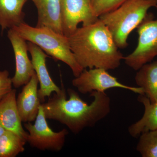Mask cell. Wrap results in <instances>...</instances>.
I'll return each instance as SVG.
<instances>
[{"label":"cell","mask_w":157,"mask_h":157,"mask_svg":"<svg viewBox=\"0 0 157 157\" xmlns=\"http://www.w3.org/2000/svg\"><path fill=\"white\" fill-rule=\"evenodd\" d=\"M28 0H0V27L2 32L24 22L23 8Z\"/></svg>","instance_id":"15"},{"label":"cell","mask_w":157,"mask_h":157,"mask_svg":"<svg viewBox=\"0 0 157 157\" xmlns=\"http://www.w3.org/2000/svg\"><path fill=\"white\" fill-rule=\"evenodd\" d=\"M39 83L35 73L16 98V105L22 122H32L38 115L42 104L38 96Z\"/></svg>","instance_id":"11"},{"label":"cell","mask_w":157,"mask_h":157,"mask_svg":"<svg viewBox=\"0 0 157 157\" xmlns=\"http://www.w3.org/2000/svg\"><path fill=\"white\" fill-rule=\"evenodd\" d=\"M26 141L11 131L6 130L0 138V157H15L25 150Z\"/></svg>","instance_id":"17"},{"label":"cell","mask_w":157,"mask_h":157,"mask_svg":"<svg viewBox=\"0 0 157 157\" xmlns=\"http://www.w3.org/2000/svg\"><path fill=\"white\" fill-rule=\"evenodd\" d=\"M107 71L102 68L84 69L79 76L73 79L72 85L83 94L94 91L105 92L107 90L113 88L124 89L138 94H144L141 88L123 84Z\"/></svg>","instance_id":"7"},{"label":"cell","mask_w":157,"mask_h":157,"mask_svg":"<svg viewBox=\"0 0 157 157\" xmlns=\"http://www.w3.org/2000/svg\"><path fill=\"white\" fill-rule=\"evenodd\" d=\"M8 37L12 45L15 57V72L14 76L11 78L12 85L15 88H18L27 83L36 73L28 55L26 41L13 29H9Z\"/></svg>","instance_id":"9"},{"label":"cell","mask_w":157,"mask_h":157,"mask_svg":"<svg viewBox=\"0 0 157 157\" xmlns=\"http://www.w3.org/2000/svg\"><path fill=\"white\" fill-rule=\"evenodd\" d=\"M16 90L12 89L0 101V125L27 142L28 133L22 125L16 105Z\"/></svg>","instance_id":"12"},{"label":"cell","mask_w":157,"mask_h":157,"mask_svg":"<svg viewBox=\"0 0 157 157\" xmlns=\"http://www.w3.org/2000/svg\"><path fill=\"white\" fill-rule=\"evenodd\" d=\"M46 120L41 104L34 124L25 123L24 125L28 132L27 142L39 150L60 151L69 134L68 130L64 128L59 132H54Z\"/></svg>","instance_id":"6"},{"label":"cell","mask_w":157,"mask_h":157,"mask_svg":"<svg viewBox=\"0 0 157 157\" xmlns=\"http://www.w3.org/2000/svg\"><path fill=\"white\" fill-rule=\"evenodd\" d=\"M68 38L76 61L83 69L115 70L124 59L109 29L100 19L78 28Z\"/></svg>","instance_id":"2"},{"label":"cell","mask_w":157,"mask_h":157,"mask_svg":"<svg viewBox=\"0 0 157 157\" xmlns=\"http://www.w3.org/2000/svg\"><path fill=\"white\" fill-rule=\"evenodd\" d=\"M128 0H98L93 3V10L96 16L99 17L102 14L117 9Z\"/></svg>","instance_id":"19"},{"label":"cell","mask_w":157,"mask_h":157,"mask_svg":"<svg viewBox=\"0 0 157 157\" xmlns=\"http://www.w3.org/2000/svg\"><path fill=\"white\" fill-rule=\"evenodd\" d=\"M98 1V0H91V2L92 4L94 2H96V1Z\"/></svg>","instance_id":"22"},{"label":"cell","mask_w":157,"mask_h":157,"mask_svg":"<svg viewBox=\"0 0 157 157\" xmlns=\"http://www.w3.org/2000/svg\"><path fill=\"white\" fill-rule=\"evenodd\" d=\"M61 17L63 34L70 36L82 26L92 24L99 20L93 10L91 0H61Z\"/></svg>","instance_id":"8"},{"label":"cell","mask_w":157,"mask_h":157,"mask_svg":"<svg viewBox=\"0 0 157 157\" xmlns=\"http://www.w3.org/2000/svg\"><path fill=\"white\" fill-rule=\"evenodd\" d=\"M135 79L151 102L157 101V60L143 65L137 70Z\"/></svg>","instance_id":"16"},{"label":"cell","mask_w":157,"mask_h":157,"mask_svg":"<svg viewBox=\"0 0 157 157\" xmlns=\"http://www.w3.org/2000/svg\"><path fill=\"white\" fill-rule=\"evenodd\" d=\"M61 91L54 93L46 103H42L47 119L58 121L66 126L72 133L78 134L86 128H92L105 118L110 111V99L105 92L94 91L90 96L94 98L89 104L72 88L66 90L62 82Z\"/></svg>","instance_id":"1"},{"label":"cell","mask_w":157,"mask_h":157,"mask_svg":"<svg viewBox=\"0 0 157 157\" xmlns=\"http://www.w3.org/2000/svg\"><path fill=\"white\" fill-rule=\"evenodd\" d=\"M156 6L157 0H128L99 18L109 29L118 48H125L129 35L146 17L149 9Z\"/></svg>","instance_id":"4"},{"label":"cell","mask_w":157,"mask_h":157,"mask_svg":"<svg viewBox=\"0 0 157 157\" xmlns=\"http://www.w3.org/2000/svg\"><path fill=\"white\" fill-rule=\"evenodd\" d=\"M137 101L144 107L143 116L129 127L128 132L132 137L138 138L144 132L157 129V101L152 103L144 94H139Z\"/></svg>","instance_id":"14"},{"label":"cell","mask_w":157,"mask_h":157,"mask_svg":"<svg viewBox=\"0 0 157 157\" xmlns=\"http://www.w3.org/2000/svg\"><path fill=\"white\" fill-rule=\"evenodd\" d=\"M6 131V129L0 125V138H1L2 135L4 134V133H5Z\"/></svg>","instance_id":"21"},{"label":"cell","mask_w":157,"mask_h":157,"mask_svg":"<svg viewBox=\"0 0 157 157\" xmlns=\"http://www.w3.org/2000/svg\"><path fill=\"white\" fill-rule=\"evenodd\" d=\"M28 48L40 85L38 96L41 103H43L45 98L50 97L52 93H59L61 89L53 81L47 69L46 61L48 55L39 46L31 42L28 43Z\"/></svg>","instance_id":"10"},{"label":"cell","mask_w":157,"mask_h":157,"mask_svg":"<svg viewBox=\"0 0 157 157\" xmlns=\"http://www.w3.org/2000/svg\"><path fill=\"white\" fill-rule=\"evenodd\" d=\"M157 9V6H155ZM147 13L137 27L138 43L132 53L124 57L125 63L137 71L157 56V19Z\"/></svg>","instance_id":"5"},{"label":"cell","mask_w":157,"mask_h":157,"mask_svg":"<svg viewBox=\"0 0 157 157\" xmlns=\"http://www.w3.org/2000/svg\"><path fill=\"white\" fill-rule=\"evenodd\" d=\"M11 78L9 76V71L7 70L0 71V101L12 89Z\"/></svg>","instance_id":"20"},{"label":"cell","mask_w":157,"mask_h":157,"mask_svg":"<svg viewBox=\"0 0 157 157\" xmlns=\"http://www.w3.org/2000/svg\"><path fill=\"white\" fill-rule=\"evenodd\" d=\"M12 29L26 41L39 46L54 59L68 65L75 77L84 70L76 61L68 38L64 34L45 27L31 26L25 22Z\"/></svg>","instance_id":"3"},{"label":"cell","mask_w":157,"mask_h":157,"mask_svg":"<svg viewBox=\"0 0 157 157\" xmlns=\"http://www.w3.org/2000/svg\"><path fill=\"white\" fill-rule=\"evenodd\" d=\"M136 150L142 157H157V129L142 133Z\"/></svg>","instance_id":"18"},{"label":"cell","mask_w":157,"mask_h":157,"mask_svg":"<svg viewBox=\"0 0 157 157\" xmlns=\"http://www.w3.org/2000/svg\"><path fill=\"white\" fill-rule=\"evenodd\" d=\"M32 1L35 4L38 12L36 26L45 27L63 34L61 17V0Z\"/></svg>","instance_id":"13"}]
</instances>
